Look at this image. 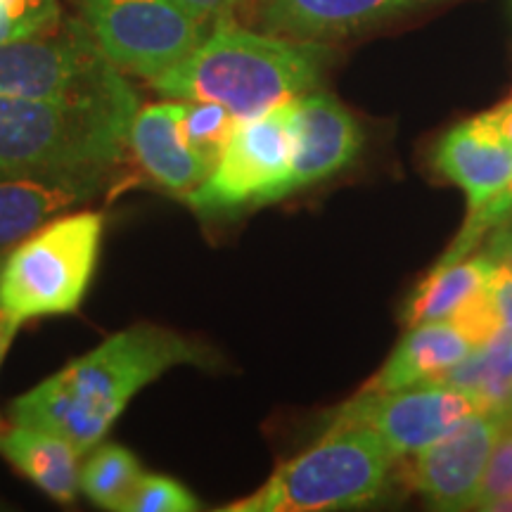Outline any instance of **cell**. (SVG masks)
Segmentation results:
<instances>
[{"label":"cell","instance_id":"6da1fadb","mask_svg":"<svg viewBox=\"0 0 512 512\" xmlns=\"http://www.w3.org/2000/svg\"><path fill=\"white\" fill-rule=\"evenodd\" d=\"M178 366H209V351L169 328L131 325L17 396L10 422L53 432L86 456L133 396Z\"/></svg>","mask_w":512,"mask_h":512},{"label":"cell","instance_id":"7a4b0ae2","mask_svg":"<svg viewBox=\"0 0 512 512\" xmlns=\"http://www.w3.org/2000/svg\"><path fill=\"white\" fill-rule=\"evenodd\" d=\"M325 60L328 53L320 43L256 34L223 17L211 24L200 46L152 86L166 100L219 102L242 121L313 91Z\"/></svg>","mask_w":512,"mask_h":512},{"label":"cell","instance_id":"3957f363","mask_svg":"<svg viewBox=\"0 0 512 512\" xmlns=\"http://www.w3.org/2000/svg\"><path fill=\"white\" fill-rule=\"evenodd\" d=\"M396 456L366 425H330L316 444L278 467L266 484L223 512H320L375 501Z\"/></svg>","mask_w":512,"mask_h":512},{"label":"cell","instance_id":"277c9868","mask_svg":"<svg viewBox=\"0 0 512 512\" xmlns=\"http://www.w3.org/2000/svg\"><path fill=\"white\" fill-rule=\"evenodd\" d=\"M136 112L0 95V171H112Z\"/></svg>","mask_w":512,"mask_h":512},{"label":"cell","instance_id":"5b68a950","mask_svg":"<svg viewBox=\"0 0 512 512\" xmlns=\"http://www.w3.org/2000/svg\"><path fill=\"white\" fill-rule=\"evenodd\" d=\"M105 233L100 211H69L38 228L0 261V302L15 323L69 316L91 287Z\"/></svg>","mask_w":512,"mask_h":512},{"label":"cell","instance_id":"8992f818","mask_svg":"<svg viewBox=\"0 0 512 512\" xmlns=\"http://www.w3.org/2000/svg\"><path fill=\"white\" fill-rule=\"evenodd\" d=\"M0 95L76 107L138 110V95L81 19L0 46Z\"/></svg>","mask_w":512,"mask_h":512},{"label":"cell","instance_id":"52a82bcc","mask_svg":"<svg viewBox=\"0 0 512 512\" xmlns=\"http://www.w3.org/2000/svg\"><path fill=\"white\" fill-rule=\"evenodd\" d=\"M292 121L294 100L238 121L211 174L183 197L190 209L204 219H214L247 207H266L271 192L290 171Z\"/></svg>","mask_w":512,"mask_h":512},{"label":"cell","instance_id":"ba28073f","mask_svg":"<svg viewBox=\"0 0 512 512\" xmlns=\"http://www.w3.org/2000/svg\"><path fill=\"white\" fill-rule=\"evenodd\" d=\"M76 5L107 60L147 81L176 67L209 31L176 0H76Z\"/></svg>","mask_w":512,"mask_h":512},{"label":"cell","instance_id":"9c48e42d","mask_svg":"<svg viewBox=\"0 0 512 512\" xmlns=\"http://www.w3.org/2000/svg\"><path fill=\"white\" fill-rule=\"evenodd\" d=\"M472 413L477 406L465 392L444 382H422L394 392H361L339 408L332 425H366L401 458L446 437Z\"/></svg>","mask_w":512,"mask_h":512},{"label":"cell","instance_id":"30bf717a","mask_svg":"<svg viewBox=\"0 0 512 512\" xmlns=\"http://www.w3.org/2000/svg\"><path fill=\"white\" fill-rule=\"evenodd\" d=\"M505 415L472 413L453 432L401 456V482L437 510H467L484 475L486 460L505 425Z\"/></svg>","mask_w":512,"mask_h":512},{"label":"cell","instance_id":"8fae6325","mask_svg":"<svg viewBox=\"0 0 512 512\" xmlns=\"http://www.w3.org/2000/svg\"><path fill=\"white\" fill-rule=\"evenodd\" d=\"M294 150L287 176L271 192L268 204L335 176L361 150V128L335 95L313 91L294 100Z\"/></svg>","mask_w":512,"mask_h":512},{"label":"cell","instance_id":"7c38bea8","mask_svg":"<svg viewBox=\"0 0 512 512\" xmlns=\"http://www.w3.org/2000/svg\"><path fill=\"white\" fill-rule=\"evenodd\" d=\"M112 171H0V252L98 197Z\"/></svg>","mask_w":512,"mask_h":512},{"label":"cell","instance_id":"4fadbf2b","mask_svg":"<svg viewBox=\"0 0 512 512\" xmlns=\"http://www.w3.org/2000/svg\"><path fill=\"white\" fill-rule=\"evenodd\" d=\"M418 0H261L264 31L294 41H337L413 10Z\"/></svg>","mask_w":512,"mask_h":512},{"label":"cell","instance_id":"5bb4252c","mask_svg":"<svg viewBox=\"0 0 512 512\" xmlns=\"http://www.w3.org/2000/svg\"><path fill=\"white\" fill-rule=\"evenodd\" d=\"M185 102L164 100L138 107L128 131L136 162L159 188L185 197L211 174V166L185 143L181 133Z\"/></svg>","mask_w":512,"mask_h":512},{"label":"cell","instance_id":"9a60e30c","mask_svg":"<svg viewBox=\"0 0 512 512\" xmlns=\"http://www.w3.org/2000/svg\"><path fill=\"white\" fill-rule=\"evenodd\" d=\"M432 164L446 181L465 192L472 211L512 178V147L475 117L453 126L439 140Z\"/></svg>","mask_w":512,"mask_h":512},{"label":"cell","instance_id":"2e32d148","mask_svg":"<svg viewBox=\"0 0 512 512\" xmlns=\"http://www.w3.org/2000/svg\"><path fill=\"white\" fill-rule=\"evenodd\" d=\"M472 351V344L448 320L415 325L363 392H394L422 382H437Z\"/></svg>","mask_w":512,"mask_h":512},{"label":"cell","instance_id":"e0dca14e","mask_svg":"<svg viewBox=\"0 0 512 512\" xmlns=\"http://www.w3.org/2000/svg\"><path fill=\"white\" fill-rule=\"evenodd\" d=\"M0 456L53 501L72 503L79 496L81 453L57 434L10 422L0 430Z\"/></svg>","mask_w":512,"mask_h":512},{"label":"cell","instance_id":"ac0fdd59","mask_svg":"<svg viewBox=\"0 0 512 512\" xmlns=\"http://www.w3.org/2000/svg\"><path fill=\"white\" fill-rule=\"evenodd\" d=\"M491 273H494V261L489 254L470 256V259L465 256L451 264L439 261L403 306V325L415 328L434 320H448L465 299L482 290Z\"/></svg>","mask_w":512,"mask_h":512},{"label":"cell","instance_id":"d6986e66","mask_svg":"<svg viewBox=\"0 0 512 512\" xmlns=\"http://www.w3.org/2000/svg\"><path fill=\"white\" fill-rule=\"evenodd\" d=\"M512 332L503 330L486 347L472 351L465 361L446 370L437 382L456 387L475 401L477 413L512 415V358L508 351Z\"/></svg>","mask_w":512,"mask_h":512},{"label":"cell","instance_id":"ffe728a7","mask_svg":"<svg viewBox=\"0 0 512 512\" xmlns=\"http://www.w3.org/2000/svg\"><path fill=\"white\" fill-rule=\"evenodd\" d=\"M86 456L79 475L83 494L102 510L124 512L128 496L133 494L143 477V467H140L136 453L121 444H102L100 441Z\"/></svg>","mask_w":512,"mask_h":512},{"label":"cell","instance_id":"44dd1931","mask_svg":"<svg viewBox=\"0 0 512 512\" xmlns=\"http://www.w3.org/2000/svg\"><path fill=\"white\" fill-rule=\"evenodd\" d=\"M235 124L238 119L219 102H185L181 133L185 143L214 169L223 147L233 136Z\"/></svg>","mask_w":512,"mask_h":512},{"label":"cell","instance_id":"7402d4cb","mask_svg":"<svg viewBox=\"0 0 512 512\" xmlns=\"http://www.w3.org/2000/svg\"><path fill=\"white\" fill-rule=\"evenodd\" d=\"M60 22V0H0V46L46 34Z\"/></svg>","mask_w":512,"mask_h":512},{"label":"cell","instance_id":"603a6c76","mask_svg":"<svg viewBox=\"0 0 512 512\" xmlns=\"http://www.w3.org/2000/svg\"><path fill=\"white\" fill-rule=\"evenodd\" d=\"M512 216V178L496 192L491 200H486L482 207L472 209L467 214L465 226L460 228L458 238L453 240V245L446 249V254L441 256V264H451V261L465 259L470 256L482 238L491 233V230L501 228L505 221H510Z\"/></svg>","mask_w":512,"mask_h":512},{"label":"cell","instance_id":"cb8c5ba5","mask_svg":"<svg viewBox=\"0 0 512 512\" xmlns=\"http://www.w3.org/2000/svg\"><path fill=\"white\" fill-rule=\"evenodd\" d=\"M200 510V501L188 486L169 475L143 472L133 494L128 496L124 512H192Z\"/></svg>","mask_w":512,"mask_h":512},{"label":"cell","instance_id":"d4e9b609","mask_svg":"<svg viewBox=\"0 0 512 512\" xmlns=\"http://www.w3.org/2000/svg\"><path fill=\"white\" fill-rule=\"evenodd\" d=\"M508 496H512V418L505 420L503 430L491 448L484 475L479 479L475 498H472V508L491 510Z\"/></svg>","mask_w":512,"mask_h":512},{"label":"cell","instance_id":"484cf974","mask_svg":"<svg viewBox=\"0 0 512 512\" xmlns=\"http://www.w3.org/2000/svg\"><path fill=\"white\" fill-rule=\"evenodd\" d=\"M448 323L472 344V349L486 347L491 339L503 332L501 313H498L494 297H491L486 285L472 294L470 299H465L456 309V313L448 318Z\"/></svg>","mask_w":512,"mask_h":512},{"label":"cell","instance_id":"4316f807","mask_svg":"<svg viewBox=\"0 0 512 512\" xmlns=\"http://www.w3.org/2000/svg\"><path fill=\"white\" fill-rule=\"evenodd\" d=\"M181 8L202 22L204 27H211L223 17H233V12L245 0H176Z\"/></svg>","mask_w":512,"mask_h":512},{"label":"cell","instance_id":"83f0119b","mask_svg":"<svg viewBox=\"0 0 512 512\" xmlns=\"http://www.w3.org/2000/svg\"><path fill=\"white\" fill-rule=\"evenodd\" d=\"M486 287H489L496 309L501 313L503 330L512 332V275L503 271V268L494 266V273L486 280Z\"/></svg>","mask_w":512,"mask_h":512},{"label":"cell","instance_id":"f1b7e54d","mask_svg":"<svg viewBox=\"0 0 512 512\" xmlns=\"http://www.w3.org/2000/svg\"><path fill=\"white\" fill-rule=\"evenodd\" d=\"M479 121H482L491 133H496L503 143H508L512 147V100L503 102V105L494 107V110L479 114Z\"/></svg>","mask_w":512,"mask_h":512},{"label":"cell","instance_id":"f546056e","mask_svg":"<svg viewBox=\"0 0 512 512\" xmlns=\"http://www.w3.org/2000/svg\"><path fill=\"white\" fill-rule=\"evenodd\" d=\"M0 261H3V254H0ZM19 328H22V325L15 323V320L10 318V313L5 311L3 302H0V368H3V361H5V356H8L10 344H12V339L17 337ZM0 430H3V427H0Z\"/></svg>","mask_w":512,"mask_h":512},{"label":"cell","instance_id":"4dcf8cb0","mask_svg":"<svg viewBox=\"0 0 512 512\" xmlns=\"http://www.w3.org/2000/svg\"><path fill=\"white\" fill-rule=\"evenodd\" d=\"M491 510H496V512H512V496L503 498V501H498Z\"/></svg>","mask_w":512,"mask_h":512},{"label":"cell","instance_id":"1f68e13d","mask_svg":"<svg viewBox=\"0 0 512 512\" xmlns=\"http://www.w3.org/2000/svg\"><path fill=\"white\" fill-rule=\"evenodd\" d=\"M418 3H425V0H418Z\"/></svg>","mask_w":512,"mask_h":512},{"label":"cell","instance_id":"d6a6232c","mask_svg":"<svg viewBox=\"0 0 512 512\" xmlns=\"http://www.w3.org/2000/svg\"><path fill=\"white\" fill-rule=\"evenodd\" d=\"M510 418H512V415H510Z\"/></svg>","mask_w":512,"mask_h":512}]
</instances>
